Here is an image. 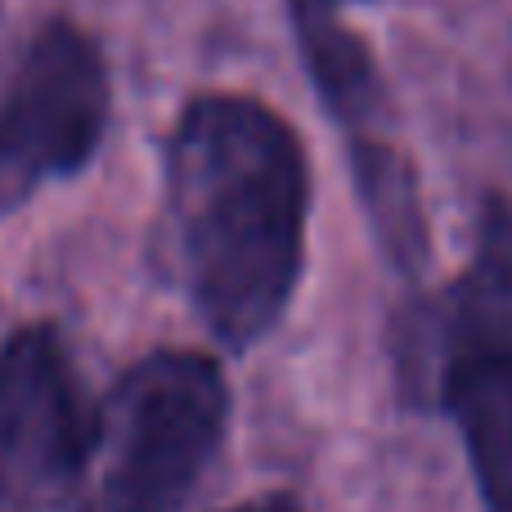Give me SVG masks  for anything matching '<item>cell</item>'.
Instances as JSON below:
<instances>
[{"label": "cell", "mask_w": 512, "mask_h": 512, "mask_svg": "<svg viewBox=\"0 0 512 512\" xmlns=\"http://www.w3.org/2000/svg\"><path fill=\"white\" fill-rule=\"evenodd\" d=\"M99 409L54 324H27L0 346V504L41 508L90 468Z\"/></svg>", "instance_id": "5"}, {"label": "cell", "mask_w": 512, "mask_h": 512, "mask_svg": "<svg viewBox=\"0 0 512 512\" xmlns=\"http://www.w3.org/2000/svg\"><path fill=\"white\" fill-rule=\"evenodd\" d=\"M108 126V68L86 32L45 23L0 68V212L77 176Z\"/></svg>", "instance_id": "4"}, {"label": "cell", "mask_w": 512, "mask_h": 512, "mask_svg": "<svg viewBox=\"0 0 512 512\" xmlns=\"http://www.w3.org/2000/svg\"><path fill=\"white\" fill-rule=\"evenodd\" d=\"M292 27H297L301 59L328 113L351 131V140H373L382 108H387V90H382L369 45L351 27L337 23L328 0H292Z\"/></svg>", "instance_id": "6"}, {"label": "cell", "mask_w": 512, "mask_h": 512, "mask_svg": "<svg viewBox=\"0 0 512 512\" xmlns=\"http://www.w3.org/2000/svg\"><path fill=\"white\" fill-rule=\"evenodd\" d=\"M351 167L360 185L364 212H369L378 243L400 270H418L427 256V225L418 207V185L409 162L391 149L382 135L373 140H351Z\"/></svg>", "instance_id": "7"}, {"label": "cell", "mask_w": 512, "mask_h": 512, "mask_svg": "<svg viewBox=\"0 0 512 512\" xmlns=\"http://www.w3.org/2000/svg\"><path fill=\"white\" fill-rule=\"evenodd\" d=\"M306 216V149L274 108L203 95L180 113L162 171V265L221 346L248 351L283 319Z\"/></svg>", "instance_id": "1"}, {"label": "cell", "mask_w": 512, "mask_h": 512, "mask_svg": "<svg viewBox=\"0 0 512 512\" xmlns=\"http://www.w3.org/2000/svg\"><path fill=\"white\" fill-rule=\"evenodd\" d=\"M230 427V387L212 355L153 351L99 405L86 512H185Z\"/></svg>", "instance_id": "2"}, {"label": "cell", "mask_w": 512, "mask_h": 512, "mask_svg": "<svg viewBox=\"0 0 512 512\" xmlns=\"http://www.w3.org/2000/svg\"><path fill=\"white\" fill-rule=\"evenodd\" d=\"M230 512H301V508L292 504L288 495H265V499H252V504H239Z\"/></svg>", "instance_id": "8"}, {"label": "cell", "mask_w": 512, "mask_h": 512, "mask_svg": "<svg viewBox=\"0 0 512 512\" xmlns=\"http://www.w3.org/2000/svg\"><path fill=\"white\" fill-rule=\"evenodd\" d=\"M328 5H337V0H328Z\"/></svg>", "instance_id": "9"}, {"label": "cell", "mask_w": 512, "mask_h": 512, "mask_svg": "<svg viewBox=\"0 0 512 512\" xmlns=\"http://www.w3.org/2000/svg\"><path fill=\"white\" fill-rule=\"evenodd\" d=\"M436 391L486 512H512V207L490 203L477 252L436 306Z\"/></svg>", "instance_id": "3"}]
</instances>
